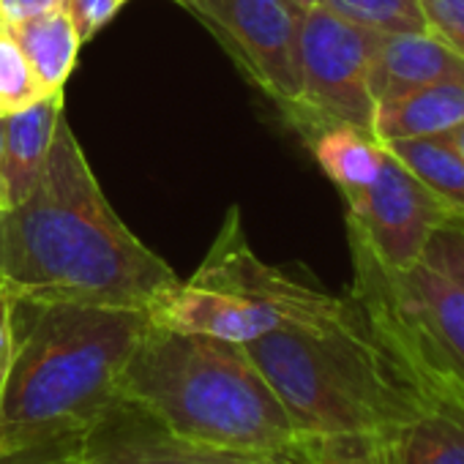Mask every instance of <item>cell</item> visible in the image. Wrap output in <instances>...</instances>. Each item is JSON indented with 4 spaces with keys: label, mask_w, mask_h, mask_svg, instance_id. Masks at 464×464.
<instances>
[{
    "label": "cell",
    "mask_w": 464,
    "mask_h": 464,
    "mask_svg": "<svg viewBox=\"0 0 464 464\" xmlns=\"http://www.w3.org/2000/svg\"><path fill=\"white\" fill-rule=\"evenodd\" d=\"M178 282L112 210L63 115L34 194L0 208V285L25 306L148 312Z\"/></svg>",
    "instance_id": "1"
},
{
    "label": "cell",
    "mask_w": 464,
    "mask_h": 464,
    "mask_svg": "<svg viewBox=\"0 0 464 464\" xmlns=\"http://www.w3.org/2000/svg\"><path fill=\"white\" fill-rule=\"evenodd\" d=\"M287 407L301 445L372 440L415 412L429 355L374 295L350 290L339 317L244 344Z\"/></svg>",
    "instance_id": "2"
},
{
    "label": "cell",
    "mask_w": 464,
    "mask_h": 464,
    "mask_svg": "<svg viewBox=\"0 0 464 464\" xmlns=\"http://www.w3.org/2000/svg\"><path fill=\"white\" fill-rule=\"evenodd\" d=\"M148 312L17 304V350L0 391V453L77 437L121 396Z\"/></svg>",
    "instance_id": "3"
},
{
    "label": "cell",
    "mask_w": 464,
    "mask_h": 464,
    "mask_svg": "<svg viewBox=\"0 0 464 464\" xmlns=\"http://www.w3.org/2000/svg\"><path fill=\"white\" fill-rule=\"evenodd\" d=\"M121 396L191 442L260 456L301 453L287 407L244 344L150 323L121 377Z\"/></svg>",
    "instance_id": "4"
},
{
    "label": "cell",
    "mask_w": 464,
    "mask_h": 464,
    "mask_svg": "<svg viewBox=\"0 0 464 464\" xmlns=\"http://www.w3.org/2000/svg\"><path fill=\"white\" fill-rule=\"evenodd\" d=\"M377 42V31L361 28L323 4L304 12L298 39L301 102L290 121L306 137L334 123L372 129V61Z\"/></svg>",
    "instance_id": "5"
},
{
    "label": "cell",
    "mask_w": 464,
    "mask_h": 464,
    "mask_svg": "<svg viewBox=\"0 0 464 464\" xmlns=\"http://www.w3.org/2000/svg\"><path fill=\"white\" fill-rule=\"evenodd\" d=\"M347 295H331L309 282H298L293 293L279 298H252L227 287L194 279L178 282L161 295L148 317L159 328L180 334H202L232 344H252L282 328H312L339 317Z\"/></svg>",
    "instance_id": "6"
},
{
    "label": "cell",
    "mask_w": 464,
    "mask_h": 464,
    "mask_svg": "<svg viewBox=\"0 0 464 464\" xmlns=\"http://www.w3.org/2000/svg\"><path fill=\"white\" fill-rule=\"evenodd\" d=\"M236 55L290 118L301 102L298 39L304 12L285 0H178Z\"/></svg>",
    "instance_id": "7"
},
{
    "label": "cell",
    "mask_w": 464,
    "mask_h": 464,
    "mask_svg": "<svg viewBox=\"0 0 464 464\" xmlns=\"http://www.w3.org/2000/svg\"><path fill=\"white\" fill-rule=\"evenodd\" d=\"M306 464H464V382L429 358L412 415L372 440L301 445Z\"/></svg>",
    "instance_id": "8"
},
{
    "label": "cell",
    "mask_w": 464,
    "mask_h": 464,
    "mask_svg": "<svg viewBox=\"0 0 464 464\" xmlns=\"http://www.w3.org/2000/svg\"><path fill=\"white\" fill-rule=\"evenodd\" d=\"M344 199L350 244L366 249L393 274H404L420 263L429 236L450 218L434 194L388 148L377 178Z\"/></svg>",
    "instance_id": "9"
},
{
    "label": "cell",
    "mask_w": 464,
    "mask_h": 464,
    "mask_svg": "<svg viewBox=\"0 0 464 464\" xmlns=\"http://www.w3.org/2000/svg\"><path fill=\"white\" fill-rule=\"evenodd\" d=\"M355 282L369 287L412 334L423 353L464 382V287L429 263L404 274L385 271L353 244Z\"/></svg>",
    "instance_id": "10"
},
{
    "label": "cell",
    "mask_w": 464,
    "mask_h": 464,
    "mask_svg": "<svg viewBox=\"0 0 464 464\" xmlns=\"http://www.w3.org/2000/svg\"><path fill=\"white\" fill-rule=\"evenodd\" d=\"M85 464H306L298 456H260L183 440L137 401L118 396L82 431Z\"/></svg>",
    "instance_id": "11"
},
{
    "label": "cell",
    "mask_w": 464,
    "mask_h": 464,
    "mask_svg": "<svg viewBox=\"0 0 464 464\" xmlns=\"http://www.w3.org/2000/svg\"><path fill=\"white\" fill-rule=\"evenodd\" d=\"M61 118L63 91L47 93L31 107L0 118V131H4V161H0L4 208L20 205L39 186Z\"/></svg>",
    "instance_id": "12"
},
{
    "label": "cell",
    "mask_w": 464,
    "mask_h": 464,
    "mask_svg": "<svg viewBox=\"0 0 464 464\" xmlns=\"http://www.w3.org/2000/svg\"><path fill=\"white\" fill-rule=\"evenodd\" d=\"M440 80H464V58L442 39L429 31L380 34L372 61L374 104Z\"/></svg>",
    "instance_id": "13"
},
{
    "label": "cell",
    "mask_w": 464,
    "mask_h": 464,
    "mask_svg": "<svg viewBox=\"0 0 464 464\" xmlns=\"http://www.w3.org/2000/svg\"><path fill=\"white\" fill-rule=\"evenodd\" d=\"M464 121V80H440L374 104L372 134L380 142L431 137Z\"/></svg>",
    "instance_id": "14"
},
{
    "label": "cell",
    "mask_w": 464,
    "mask_h": 464,
    "mask_svg": "<svg viewBox=\"0 0 464 464\" xmlns=\"http://www.w3.org/2000/svg\"><path fill=\"white\" fill-rule=\"evenodd\" d=\"M6 28L20 53L25 55V61L31 63L34 74L39 77L42 88L47 93H61L77 66V55L82 47V39L69 12L58 9L44 17Z\"/></svg>",
    "instance_id": "15"
},
{
    "label": "cell",
    "mask_w": 464,
    "mask_h": 464,
    "mask_svg": "<svg viewBox=\"0 0 464 464\" xmlns=\"http://www.w3.org/2000/svg\"><path fill=\"white\" fill-rule=\"evenodd\" d=\"M312 153L323 172L347 197L369 186L385 159V145L372 134V129L334 123L309 137Z\"/></svg>",
    "instance_id": "16"
},
{
    "label": "cell",
    "mask_w": 464,
    "mask_h": 464,
    "mask_svg": "<svg viewBox=\"0 0 464 464\" xmlns=\"http://www.w3.org/2000/svg\"><path fill=\"white\" fill-rule=\"evenodd\" d=\"M448 210L464 218V161L434 137H404L382 142Z\"/></svg>",
    "instance_id": "17"
},
{
    "label": "cell",
    "mask_w": 464,
    "mask_h": 464,
    "mask_svg": "<svg viewBox=\"0 0 464 464\" xmlns=\"http://www.w3.org/2000/svg\"><path fill=\"white\" fill-rule=\"evenodd\" d=\"M334 14L377 34H420L426 20L418 0H317Z\"/></svg>",
    "instance_id": "18"
},
{
    "label": "cell",
    "mask_w": 464,
    "mask_h": 464,
    "mask_svg": "<svg viewBox=\"0 0 464 464\" xmlns=\"http://www.w3.org/2000/svg\"><path fill=\"white\" fill-rule=\"evenodd\" d=\"M42 96H47V91L14 44L6 23L0 20V118L31 107Z\"/></svg>",
    "instance_id": "19"
},
{
    "label": "cell",
    "mask_w": 464,
    "mask_h": 464,
    "mask_svg": "<svg viewBox=\"0 0 464 464\" xmlns=\"http://www.w3.org/2000/svg\"><path fill=\"white\" fill-rule=\"evenodd\" d=\"M420 260L464 287V218L442 221L429 236Z\"/></svg>",
    "instance_id": "20"
},
{
    "label": "cell",
    "mask_w": 464,
    "mask_h": 464,
    "mask_svg": "<svg viewBox=\"0 0 464 464\" xmlns=\"http://www.w3.org/2000/svg\"><path fill=\"white\" fill-rule=\"evenodd\" d=\"M426 31L464 58V0H418Z\"/></svg>",
    "instance_id": "21"
},
{
    "label": "cell",
    "mask_w": 464,
    "mask_h": 464,
    "mask_svg": "<svg viewBox=\"0 0 464 464\" xmlns=\"http://www.w3.org/2000/svg\"><path fill=\"white\" fill-rule=\"evenodd\" d=\"M80 440L82 434L6 450V453H0V464H85Z\"/></svg>",
    "instance_id": "22"
},
{
    "label": "cell",
    "mask_w": 464,
    "mask_h": 464,
    "mask_svg": "<svg viewBox=\"0 0 464 464\" xmlns=\"http://www.w3.org/2000/svg\"><path fill=\"white\" fill-rule=\"evenodd\" d=\"M123 6V0H66V12L82 39L91 42Z\"/></svg>",
    "instance_id": "23"
},
{
    "label": "cell",
    "mask_w": 464,
    "mask_h": 464,
    "mask_svg": "<svg viewBox=\"0 0 464 464\" xmlns=\"http://www.w3.org/2000/svg\"><path fill=\"white\" fill-rule=\"evenodd\" d=\"M17 350V301L0 285V391H4L6 374L12 369Z\"/></svg>",
    "instance_id": "24"
},
{
    "label": "cell",
    "mask_w": 464,
    "mask_h": 464,
    "mask_svg": "<svg viewBox=\"0 0 464 464\" xmlns=\"http://www.w3.org/2000/svg\"><path fill=\"white\" fill-rule=\"evenodd\" d=\"M58 9H66V0H0V20L6 25H20Z\"/></svg>",
    "instance_id": "25"
},
{
    "label": "cell",
    "mask_w": 464,
    "mask_h": 464,
    "mask_svg": "<svg viewBox=\"0 0 464 464\" xmlns=\"http://www.w3.org/2000/svg\"><path fill=\"white\" fill-rule=\"evenodd\" d=\"M434 140H440L442 145H448L461 161H464V121L461 123H456L453 129H448V131H442V134H431Z\"/></svg>",
    "instance_id": "26"
},
{
    "label": "cell",
    "mask_w": 464,
    "mask_h": 464,
    "mask_svg": "<svg viewBox=\"0 0 464 464\" xmlns=\"http://www.w3.org/2000/svg\"><path fill=\"white\" fill-rule=\"evenodd\" d=\"M285 4H290V6H295V9H301V12H306L309 6L317 4V0H285Z\"/></svg>",
    "instance_id": "27"
},
{
    "label": "cell",
    "mask_w": 464,
    "mask_h": 464,
    "mask_svg": "<svg viewBox=\"0 0 464 464\" xmlns=\"http://www.w3.org/2000/svg\"><path fill=\"white\" fill-rule=\"evenodd\" d=\"M0 161H4V131H0ZM0 208H4V180H0Z\"/></svg>",
    "instance_id": "28"
},
{
    "label": "cell",
    "mask_w": 464,
    "mask_h": 464,
    "mask_svg": "<svg viewBox=\"0 0 464 464\" xmlns=\"http://www.w3.org/2000/svg\"><path fill=\"white\" fill-rule=\"evenodd\" d=\"M123 4H126V0H123Z\"/></svg>",
    "instance_id": "29"
}]
</instances>
